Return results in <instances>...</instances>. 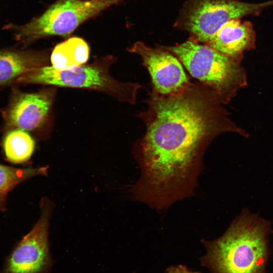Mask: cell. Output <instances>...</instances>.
I'll return each mask as SVG.
<instances>
[{"label":"cell","mask_w":273,"mask_h":273,"mask_svg":"<svg viewBox=\"0 0 273 273\" xmlns=\"http://www.w3.org/2000/svg\"><path fill=\"white\" fill-rule=\"evenodd\" d=\"M149 97L147 110L140 114L146 126L137 153L141 176L131 193L135 199L162 209L193 194L203 155L215 137L247 133L201 82L168 95L153 89Z\"/></svg>","instance_id":"1"},{"label":"cell","mask_w":273,"mask_h":273,"mask_svg":"<svg viewBox=\"0 0 273 273\" xmlns=\"http://www.w3.org/2000/svg\"><path fill=\"white\" fill-rule=\"evenodd\" d=\"M271 232L268 221L243 210L222 236L203 241L202 264L212 273H265Z\"/></svg>","instance_id":"2"},{"label":"cell","mask_w":273,"mask_h":273,"mask_svg":"<svg viewBox=\"0 0 273 273\" xmlns=\"http://www.w3.org/2000/svg\"><path fill=\"white\" fill-rule=\"evenodd\" d=\"M165 49L178 59L192 76L212 90L222 104L230 102L247 84L241 62L207 44L192 39Z\"/></svg>","instance_id":"3"},{"label":"cell","mask_w":273,"mask_h":273,"mask_svg":"<svg viewBox=\"0 0 273 273\" xmlns=\"http://www.w3.org/2000/svg\"><path fill=\"white\" fill-rule=\"evenodd\" d=\"M112 56L102 57L93 63L74 69L58 70L51 66H44L27 71L16 81V85L42 84L98 91L117 100L134 104L138 83L122 82L110 75L109 69L115 62Z\"/></svg>","instance_id":"4"},{"label":"cell","mask_w":273,"mask_h":273,"mask_svg":"<svg viewBox=\"0 0 273 273\" xmlns=\"http://www.w3.org/2000/svg\"><path fill=\"white\" fill-rule=\"evenodd\" d=\"M123 0H58L41 15L22 25L9 23L3 29L11 32L24 47L42 38H68L82 23Z\"/></svg>","instance_id":"5"},{"label":"cell","mask_w":273,"mask_h":273,"mask_svg":"<svg viewBox=\"0 0 273 273\" xmlns=\"http://www.w3.org/2000/svg\"><path fill=\"white\" fill-rule=\"evenodd\" d=\"M272 6L273 0L260 3L239 0H189L183 9L178 25L206 44L230 20L258 15Z\"/></svg>","instance_id":"6"},{"label":"cell","mask_w":273,"mask_h":273,"mask_svg":"<svg viewBox=\"0 0 273 273\" xmlns=\"http://www.w3.org/2000/svg\"><path fill=\"white\" fill-rule=\"evenodd\" d=\"M53 203L47 198L40 202L41 214L32 229L15 246L6 258L1 273H49L54 261L48 241Z\"/></svg>","instance_id":"7"},{"label":"cell","mask_w":273,"mask_h":273,"mask_svg":"<svg viewBox=\"0 0 273 273\" xmlns=\"http://www.w3.org/2000/svg\"><path fill=\"white\" fill-rule=\"evenodd\" d=\"M14 85L7 105L1 110L3 133L12 129L28 132L39 130L46 122L54 97L55 89L42 88L35 92H24Z\"/></svg>","instance_id":"8"},{"label":"cell","mask_w":273,"mask_h":273,"mask_svg":"<svg viewBox=\"0 0 273 273\" xmlns=\"http://www.w3.org/2000/svg\"><path fill=\"white\" fill-rule=\"evenodd\" d=\"M139 55L148 70L153 89L162 95L176 92L190 83L178 59L163 48H152L141 41L128 49Z\"/></svg>","instance_id":"9"},{"label":"cell","mask_w":273,"mask_h":273,"mask_svg":"<svg viewBox=\"0 0 273 273\" xmlns=\"http://www.w3.org/2000/svg\"><path fill=\"white\" fill-rule=\"evenodd\" d=\"M255 40L252 23L237 18L223 24L206 44L241 62L243 53L255 48Z\"/></svg>","instance_id":"10"},{"label":"cell","mask_w":273,"mask_h":273,"mask_svg":"<svg viewBox=\"0 0 273 273\" xmlns=\"http://www.w3.org/2000/svg\"><path fill=\"white\" fill-rule=\"evenodd\" d=\"M46 51L9 47L0 49V90L15 85L17 79L34 68L46 66Z\"/></svg>","instance_id":"11"},{"label":"cell","mask_w":273,"mask_h":273,"mask_svg":"<svg viewBox=\"0 0 273 273\" xmlns=\"http://www.w3.org/2000/svg\"><path fill=\"white\" fill-rule=\"evenodd\" d=\"M89 48L82 38L71 37L55 46L50 60L52 67L58 70L74 69L85 64L89 58Z\"/></svg>","instance_id":"12"},{"label":"cell","mask_w":273,"mask_h":273,"mask_svg":"<svg viewBox=\"0 0 273 273\" xmlns=\"http://www.w3.org/2000/svg\"><path fill=\"white\" fill-rule=\"evenodd\" d=\"M4 133L2 146L6 159L14 164L28 161L35 149V142L29 132L16 129Z\"/></svg>","instance_id":"13"},{"label":"cell","mask_w":273,"mask_h":273,"mask_svg":"<svg viewBox=\"0 0 273 273\" xmlns=\"http://www.w3.org/2000/svg\"><path fill=\"white\" fill-rule=\"evenodd\" d=\"M48 166L19 168L0 164V211L6 209L9 193L18 184L37 175H46Z\"/></svg>","instance_id":"14"},{"label":"cell","mask_w":273,"mask_h":273,"mask_svg":"<svg viewBox=\"0 0 273 273\" xmlns=\"http://www.w3.org/2000/svg\"><path fill=\"white\" fill-rule=\"evenodd\" d=\"M166 273H200L199 272L192 271L189 270L187 267L179 265L177 266H172L168 267L166 271Z\"/></svg>","instance_id":"15"}]
</instances>
